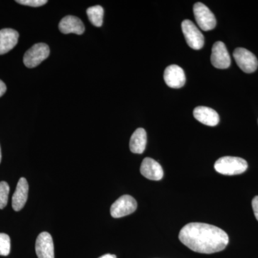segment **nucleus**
<instances>
[{
    "mask_svg": "<svg viewBox=\"0 0 258 258\" xmlns=\"http://www.w3.org/2000/svg\"><path fill=\"white\" fill-rule=\"evenodd\" d=\"M179 238L194 252L212 254L227 247L229 237L225 231L216 226L200 222L187 224L180 231Z\"/></svg>",
    "mask_w": 258,
    "mask_h": 258,
    "instance_id": "1",
    "label": "nucleus"
},
{
    "mask_svg": "<svg viewBox=\"0 0 258 258\" xmlns=\"http://www.w3.org/2000/svg\"><path fill=\"white\" fill-rule=\"evenodd\" d=\"M215 170L223 175H238L247 170V161L240 157H224L215 162Z\"/></svg>",
    "mask_w": 258,
    "mask_h": 258,
    "instance_id": "2",
    "label": "nucleus"
},
{
    "mask_svg": "<svg viewBox=\"0 0 258 258\" xmlns=\"http://www.w3.org/2000/svg\"><path fill=\"white\" fill-rule=\"evenodd\" d=\"M50 55V47L45 43H37L30 47L23 57V62L29 69L39 66Z\"/></svg>",
    "mask_w": 258,
    "mask_h": 258,
    "instance_id": "3",
    "label": "nucleus"
},
{
    "mask_svg": "<svg viewBox=\"0 0 258 258\" xmlns=\"http://www.w3.org/2000/svg\"><path fill=\"white\" fill-rule=\"evenodd\" d=\"M194 14L197 23L204 31H210L216 26L215 15L203 3H198L194 5Z\"/></svg>",
    "mask_w": 258,
    "mask_h": 258,
    "instance_id": "4",
    "label": "nucleus"
},
{
    "mask_svg": "<svg viewBox=\"0 0 258 258\" xmlns=\"http://www.w3.org/2000/svg\"><path fill=\"white\" fill-rule=\"evenodd\" d=\"M181 29L186 43L194 50H200L205 44V37L195 24L189 20H185L181 23Z\"/></svg>",
    "mask_w": 258,
    "mask_h": 258,
    "instance_id": "5",
    "label": "nucleus"
},
{
    "mask_svg": "<svg viewBox=\"0 0 258 258\" xmlns=\"http://www.w3.org/2000/svg\"><path fill=\"white\" fill-rule=\"evenodd\" d=\"M233 57L239 68L246 74H252L257 69V57L247 49L242 47L236 48L233 52Z\"/></svg>",
    "mask_w": 258,
    "mask_h": 258,
    "instance_id": "6",
    "label": "nucleus"
},
{
    "mask_svg": "<svg viewBox=\"0 0 258 258\" xmlns=\"http://www.w3.org/2000/svg\"><path fill=\"white\" fill-rule=\"evenodd\" d=\"M137 208V203L133 197L123 195L112 205L111 215L113 218H120L133 213Z\"/></svg>",
    "mask_w": 258,
    "mask_h": 258,
    "instance_id": "7",
    "label": "nucleus"
},
{
    "mask_svg": "<svg viewBox=\"0 0 258 258\" xmlns=\"http://www.w3.org/2000/svg\"><path fill=\"white\" fill-rule=\"evenodd\" d=\"M211 62L214 67L218 69H226L230 67V54L223 42L218 41L214 44L212 49Z\"/></svg>",
    "mask_w": 258,
    "mask_h": 258,
    "instance_id": "8",
    "label": "nucleus"
},
{
    "mask_svg": "<svg viewBox=\"0 0 258 258\" xmlns=\"http://www.w3.org/2000/svg\"><path fill=\"white\" fill-rule=\"evenodd\" d=\"M35 252L38 258H55L54 244L48 232H41L35 242Z\"/></svg>",
    "mask_w": 258,
    "mask_h": 258,
    "instance_id": "9",
    "label": "nucleus"
},
{
    "mask_svg": "<svg viewBox=\"0 0 258 258\" xmlns=\"http://www.w3.org/2000/svg\"><path fill=\"white\" fill-rule=\"evenodd\" d=\"M164 81L169 87L180 88L184 86L186 82L184 70L176 64L168 66L164 71Z\"/></svg>",
    "mask_w": 258,
    "mask_h": 258,
    "instance_id": "10",
    "label": "nucleus"
},
{
    "mask_svg": "<svg viewBox=\"0 0 258 258\" xmlns=\"http://www.w3.org/2000/svg\"><path fill=\"white\" fill-rule=\"evenodd\" d=\"M140 171L144 177L153 181H159L164 176L162 167L152 158L147 157L144 159L141 165Z\"/></svg>",
    "mask_w": 258,
    "mask_h": 258,
    "instance_id": "11",
    "label": "nucleus"
},
{
    "mask_svg": "<svg viewBox=\"0 0 258 258\" xmlns=\"http://www.w3.org/2000/svg\"><path fill=\"white\" fill-rule=\"evenodd\" d=\"M28 181L25 178H20L12 200V205L15 211H20L24 208L28 200Z\"/></svg>",
    "mask_w": 258,
    "mask_h": 258,
    "instance_id": "12",
    "label": "nucleus"
},
{
    "mask_svg": "<svg viewBox=\"0 0 258 258\" xmlns=\"http://www.w3.org/2000/svg\"><path fill=\"white\" fill-rule=\"evenodd\" d=\"M194 116L200 123L209 125L215 126L220 122V116L216 111L206 106H198L194 110Z\"/></svg>",
    "mask_w": 258,
    "mask_h": 258,
    "instance_id": "13",
    "label": "nucleus"
},
{
    "mask_svg": "<svg viewBox=\"0 0 258 258\" xmlns=\"http://www.w3.org/2000/svg\"><path fill=\"white\" fill-rule=\"evenodd\" d=\"M19 33L11 28L0 30V55L8 53L18 44Z\"/></svg>",
    "mask_w": 258,
    "mask_h": 258,
    "instance_id": "14",
    "label": "nucleus"
},
{
    "mask_svg": "<svg viewBox=\"0 0 258 258\" xmlns=\"http://www.w3.org/2000/svg\"><path fill=\"white\" fill-rule=\"evenodd\" d=\"M59 30L63 34L74 33L76 35H82L85 31V26L81 19L69 15L60 20Z\"/></svg>",
    "mask_w": 258,
    "mask_h": 258,
    "instance_id": "15",
    "label": "nucleus"
},
{
    "mask_svg": "<svg viewBox=\"0 0 258 258\" xmlns=\"http://www.w3.org/2000/svg\"><path fill=\"white\" fill-rule=\"evenodd\" d=\"M147 143V132L144 128H137L130 139L131 152L134 154H142L145 151Z\"/></svg>",
    "mask_w": 258,
    "mask_h": 258,
    "instance_id": "16",
    "label": "nucleus"
},
{
    "mask_svg": "<svg viewBox=\"0 0 258 258\" xmlns=\"http://www.w3.org/2000/svg\"><path fill=\"white\" fill-rule=\"evenodd\" d=\"M86 13L91 24L98 28L102 26L104 10L101 6L96 5V6L91 7L88 8Z\"/></svg>",
    "mask_w": 258,
    "mask_h": 258,
    "instance_id": "17",
    "label": "nucleus"
},
{
    "mask_svg": "<svg viewBox=\"0 0 258 258\" xmlns=\"http://www.w3.org/2000/svg\"><path fill=\"white\" fill-rule=\"evenodd\" d=\"M9 193V184L6 181H1L0 182V210H3L8 205Z\"/></svg>",
    "mask_w": 258,
    "mask_h": 258,
    "instance_id": "18",
    "label": "nucleus"
},
{
    "mask_svg": "<svg viewBox=\"0 0 258 258\" xmlns=\"http://www.w3.org/2000/svg\"><path fill=\"white\" fill-rule=\"evenodd\" d=\"M10 237L5 233H0V255L8 256L10 252Z\"/></svg>",
    "mask_w": 258,
    "mask_h": 258,
    "instance_id": "19",
    "label": "nucleus"
},
{
    "mask_svg": "<svg viewBox=\"0 0 258 258\" xmlns=\"http://www.w3.org/2000/svg\"><path fill=\"white\" fill-rule=\"evenodd\" d=\"M16 3L20 5H26V6L38 8L46 4L47 1V0H18Z\"/></svg>",
    "mask_w": 258,
    "mask_h": 258,
    "instance_id": "20",
    "label": "nucleus"
},
{
    "mask_svg": "<svg viewBox=\"0 0 258 258\" xmlns=\"http://www.w3.org/2000/svg\"><path fill=\"white\" fill-rule=\"evenodd\" d=\"M252 209H253V212L254 216L258 221V196L254 197L252 202Z\"/></svg>",
    "mask_w": 258,
    "mask_h": 258,
    "instance_id": "21",
    "label": "nucleus"
},
{
    "mask_svg": "<svg viewBox=\"0 0 258 258\" xmlns=\"http://www.w3.org/2000/svg\"><path fill=\"white\" fill-rule=\"evenodd\" d=\"M7 91V86L2 80H0V97L3 96Z\"/></svg>",
    "mask_w": 258,
    "mask_h": 258,
    "instance_id": "22",
    "label": "nucleus"
},
{
    "mask_svg": "<svg viewBox=\"0 0 258 258\" xmlns=\"http://www.w3.org/2000/svg\"><path fill=\"white\" fill-rule=\"evenodd\" d=\"M99 258H116V256H115V254H106Z\"/></svg>",
    "mask_w": 258,
    "mask_h": 258,
    "instance_id": "23",
    "label": "nucleus"
},
{
    "mask_svg": "<svg viewBox=\"0 0 258 258\" xmlns=\"http://www.w3.org/2000/svg\"><path fill=\"white\" fill-rule=\"evenodd\" d=\"M2 160V152H1V147H0V163H1Z\"/></svg>",
    "mask_w": 258,
    "mask_h": 258,
    "instance_id": "24",
    "label": "nucleus"
}]
</instances>
